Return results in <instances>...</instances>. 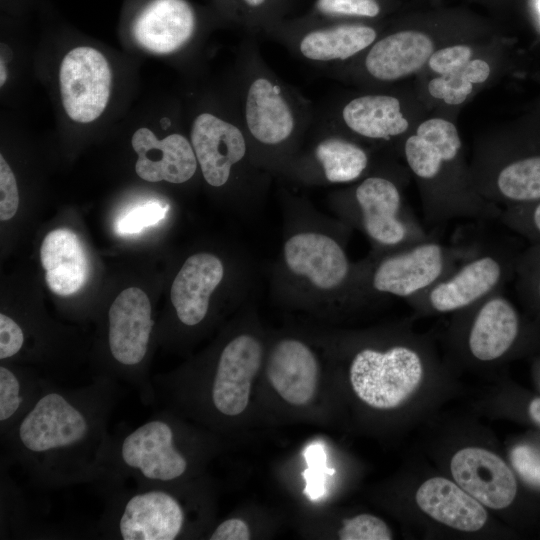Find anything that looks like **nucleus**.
Masks as SVG:
<instances>
[{
  "label": "nucleus",
  "mask_w": 540,
  "mask_h": 540,
  "mask_svg": "<svg viewBox=\"0 0 540 540\" xmlns=\"http://www.w3.org/2000/svg\"><path fill=\"white\" fill-rule=\"evenodd\" d=\"M121 392L120 382L107 376L78 388L54 382L1 437L5 460L41 489L97 483L111 436L109 420Z\"/></svg>",
  "instance_id": "1"
},
{
  "label": "nucleus",
  "mask_w": 540,
  "mask_h": 540,
  "mask_svg": "<svg viewBox=\"0 0 540 540\" xmlns=\"http://www.w3.org/2000/svg\"><path fill=\"white\" fill-rule=\"evenodd\" d=\"M184 434L167 410L154 413L137 427L111 434L96 483L102 495L128 481L134 485L182 481L193 465Z\"/></svg>",
  "instance_id": "2"
},
{
  "label": "nucleus",
  "mask_w": 540,
  "mask_h": 540,
  "mask_svg": "<svg viewBox=\"0 0 540 540\" xmlns=\"http://www.w3.org/2000/svg\"><path fill=\"white\" fill-rule=\"evenodd\" d=\"M176 483L122 486L105 494L97 524L104 539L174 540L188 524V511Z\"/></svg>",
  "instance_id": "3"
},
{
  "label": "nucleus",
  "mask_w": 540,
  "mask_h": 540,
  "mask_svg": "<svg viewBox=\"0 0 540 540\" xmlns=\"http://www.w3.org/2000/svg\"><path fill=\"white\" fill-rule=\"evenodd\" d=\"M154 325L147 294L137 287L123 290L108 310L105 342L107 360L98 375L129 385L145 406L157 402L148 372Z\"/></svg>",
  "instance_id": "4"
},
{
  "label": "nucleus",
  "mask_w": 540,
  "mask_h": 540,
  "mask_svg": "<svg viewBox=\"0 0 540 540\" xmlns=\"http://www.w3.org/2000/svg\"><path fill=\"white\" fill-rule=\"evenodd\" d=\"M476 245H448L431 237L399 249L383 252L376 260L353 271L352 281L361 296L390 295L409 299L424 292Z\"/></svg>",
  "instance_id": "5"
},
{
  "label": "nucleus",
  "mask_w": 540,
  "mask_h": 540,
  "mask_svg": "<svg viewBox=\"0 0 540 540\" xmlns=\"http://www.w3.org/2000/svg\"><path fill=\"white\" fill-rule=\"evenodd\" d=\"M520 253L511 246H478L433 286L406 301L421 313L464 310L514 280Z\"/></svg>",
  "instance_id": "6"
},
{
  "label": "nucleus",
  "mask_w": 540,
  "mask_h": 540,
  "mask_svg": "<svg viewBox=\"0 0 540 540\" xmlns=\"http://www.w3.org/2000/svg\"><path fill=\"white\" fill-rule=\"evenodd\" d=\"M424 356L416 345L396 343L379 350L366 347L355 353L349 368L353 391L368 406L394 409L419 387Z\"/></svg>",
  "instance_id": "7"
},
{
  "label": "nucleus",
  "mask_w": 540,
  "mask_h": 540,
  "mask_svg": "<svg viewBox=\"0 0 540 540\" xmlns=\"http://www.w3.org/2000/svg\"><path fill=\"white\" fill-rule=\"evenodd\" d=\"M353 196L350 215L381 253L432 237L406 208L400 189L392 180L368 177L357 186Z\"/></svg>",
  "instance_id": "8"
},
{
  "label": "nucleus",
  "mask_w": 540,
  "mask_h": 540,
  "mask_svg": "<svg viewBox=\"0 0 540 540\" xmlns=\"http://www.w3.org/2000/svg\"><path fill=\"white\" fill-rule=\"evenodd\" d=\"M461 139L454 124L432 118L421 123L416 134L407 138L404 154L413 174L423 182L424 217L429 224H438L441 203L442 175L456 164Z\"/></svg>",
  "instance_id": "9"
},
{
  "label": "nucleus",
  "mask_w": 540,
  "mask_h": 540,
  "mask_svg": "<svg viewBox=\"0 0 540 540\" xmlns=\"http://www.w3.org/2000/svg\"><path fill=\"white\" fill-rule=\"evenodd\" d=\"M465 321L462 345L476 361L501 359L519 343L524 320L504 290L497 291L459 312ZM463 331V330H462Z\"/></svg>",
  "instance_id": "10"
},
{
  "label": "nucleus",
  "mask_w": 540,
  "mask_h": 540,
  "mask_svg": "<svg viewBox=\"0 0 540 540\" xmlns=\"http://www.w3.org/2000/svg\"><path fill=\"white\" fill-rule=\"evenodd\" d=\"M112 75L104 55L80 46L64 56L59 70L62 104L75 122L89 123L105 110L110 97Z\"/></svg>",
  "instance_id": "11"
},
{
  "label": "nucleus",
  "mask_w": 540,
  "mask_h": 540,
  "mask_svg": "<svg viewBox=\"0 0 540 540\" xmlns=\"http://www.w3.org/2000/svg\"><path fill=\"white\" fill-rule=\"evenodd\" d=\"M262 354L260 342L248 334L234 337L223 347L208 391L209 402L215 412L226 417L244 412Z\"/></svg>",
  "instance_id": "12"
},
{
  "label": "nucleus",
  "mask_w": 540,
  "mask_h": 540,
  "mask_svg": "<svg viewBox=\"0 0 540 540\" xmlns=\"http://www.w3.org/2000/svg\"><path fill=\"white\" fill-rule=\"evenodd\" d=\"M288 269L323 291L341 289L352 281L353 269L341 244L329 235L300 232L283 246Z\"/></svg>",
  "instance_id": "13"
},
{
  "label": "nucleus",
  "mask_w": 540,
  "mask_h": 540,
  "mask_svg": "<svg viewBox=\"0 0 540 540\" xmlns=\"http://www.w3.org/2000/svg\"><path fill=\"white\" fill-rule=\"evenodd\" d=\"M455 482L482 505L491 509L509 506L517 494V482L508 465L493 452L480 447L457 451L450 462Z\"/></svg>",
  "instance_id": "14"
},
{
  "label": "nucleus",
  "mask_w": 540,
  "mask_h": 540,
  "mask_svg": "<svg viewBox=\"0 0 540 540\" xmlns=\"http://www.w3.org/2000/svg\"><path fill=\"white\" fill-rule=\"evenodd\" d=\"M196 27V14L186 0H148L132 20V35L146 50L168 54L183 46Z\"/></svg>",
  "instance_id": "15"
},
{
  "label": "nucleus",
  "mask_w": 540,
  "mask_h": 540,
  "mask_svg": "<svg viewBox=\"0 0 540 540\" xmlns=\"http://www.w3.org/2000/svg\"><path fill=\"white\" fill-rule=\"evenodd\" d=\"M191 145L204 179L213 187L223 186L228 181L232 166L246 153L242 132L209 113L200 114L194 120Z\"/></svg>",
  "instance_id": "16"
},
{
  "label": "nucleus",
  "mask_w": 540,
  "mask_h": 540,
  "mask_svg": "<svg viewBox=\"0 0 540 540\" xmlns=\"http://www.w3.org/2000/svg\"><path fill=\"white\" fill-rule=\"evenodd\" d=\"M138 155L137 175L148 182L183 183L196 172L197 158L189 141L180 134L159 140L148 128H139L131 139Z\"/></svg>",
  "instance_id": "17"
},
{
  "label": "nucleus",
  "mask_w": 540,
  "mask_h": 540,
  "mask_svg": "<svg viewBox=\"0 0 540 540\" xmlns=\"http://www.w3.org/2000/svg\"><path fill=\"white\" fill-rule=\"evenodd\" d=\"M223 276L222 261L211 253H197L184 262L172 283L170 294L181 324L193 327L205 319L211 294Z\"/></svg>",
  "instance_id": "18"
},
{
  "label": "nucleus",
  "mask_w": 540,
  "mask_h": 540,
  "mask_svg": "<svg viewBox=\"0 0 540 540\" xmlns=\"http://www.w3.org/2000/svg\"><path fill=\"white\" fill-rule=\"evenodd\" d=\"M266 373L274 390L286 402L308 404L318 386V362L312 350L296 339H283L272 349Z\"/></svg>",
  "instance_id": "19"
},
{
  "label": "nucleus",
  "mask_w": 540,
  "mask_h": 540,
  "mask_svg": "<svg viewBox=\"0 0 540 540\" xmlns=\"http://www.w3.org/2000/svg\"><path fill=\"white\" fill-rule=\"evenodd\" d=\"M418 507L434 520L464 532L481 529L487 521L483 505L456 482L433 477L423 482L415 494Z\"/></svg>",
  "instance_id": "20"
},
{
  "label": "nucleus",
  "mask_w": 540,
  "mask_h": 540,
  "mask_svg": "<svg viewBox=\"0 0 540 540\" xmlns=\"http://www.w3.org/2000/svg\"><path fill=\"white\" fill-rule=\"evenodd\" d=\"M40 257L45 281L55 294L73 295L86 283L89 275L87 255L80 238L72 230L50 231L43 239Z\"/></svg>",
  "instance_id": "21"
},
{
  "label": "nucleus",
  "mask_w": 540,
  "mask_h": 540,
  "mask_svg": "<svg viewBox=\"0 0 540 540\" xmlns=\"http://www.w3.org/2000/svg\"><path fill=\"white\" fill-rule=\"evenodd\" d=\"M433 52V41L426 34L413 30L400 31L374 44L365 65L373 77L391 81L418 71Z\"/></svg>",
  "instance_id": "22"
},
{
  "label": "nucleus",
  "mask_w": 540,
  "mask_h": 540,
  "mask_svg": "<svg viewBox=\"0 0 540 540\" xmlns=\"http://www.w3.org/2000/svg\"><path fill=\"white\" fill-rule=\"evenodd\" d=\"M245 117L253 137L268 145L283 142L294 128L291 110L278 87L265 78L252 82L247 94Z\"/></svg>",
  "instance_id": "23"
},
{
  "label": "nucleus",
  "mask_w": 540,
  "mask_h": 540,
  "mask_svg": "<svg viewBox=\"0 0 540 540\" xmlns=\"http://www.w3.org/2000/svg\"><path fill=\"white\" fill-rule=\"evenodd\" d=\"M490 183L481 188V196L504 208L522 206L540 200V153L519 155L502 162L493 171Z\"/></svg>",
  "instance_id": "24"
},
{
  "label": "nucleus",
  "mask_w": 540,
  "mask_h": 540,
  "mask_svg": "<svg viewBox=\"0 0 540 540\" xmlns=\"http://www.w3.org/2000/svg\"><path fill=\"white\" fill-rule=\"evenodd\" d=\"M346 125L357 134L371 139L400 135L408 121L400 110L397 98L386 95H367L351 100L343 109Z\"/></svg>",
  "instance_id": "25"
},
{
  "label": "nucleus",
  "mask_w": 540,
  "mask_h": 540,
  "mask_svg": "<svg viewBox=\"0 0 540 540\" xmlns=\"http://www.w3.org/2000/svg\"><path fill=\"white\" fill-rule=\"evenodd\" d=\"M28 369L0 365V435H6L53 384Z\"/></svg>",
  "instance_id": "26"
},
{
  "label": "nucleus",
  "mask_w": 540,
  "mask_h": 540,
  "mask_svg": "<svg viewBox=\"0 0 540 540\" xmlns=\"http://www.w3.org/2000/svg\"><path fill=\"white\" fill-rule=\"evenodd\" d=\"M375 37V30L369 26L340 25L308 33L300 43V51L311 60H344L368 47Z\"/></svg>",
  "instance_id": "27"
},
{
  "label": "nucleus",
  "mask_w": 540,
  "mask_h": 540,
  "mask_svg": "<svg viewBox=\"0 0 540 540\" xmlns=\"http://www.w3.org/2000/svg\"><path fill=\"white\" fill-rule=\"evenodd\" d=\"M319 160L328 181L350 182L364 172L368 165L366 152L356 144L337 138L322 141L316 148Z\"/></svg>",
  "instance_id": "28"
},
{
  "label": "nucleus",
  "mask_w": 540,
  "mask_h": 540,
  "mask_svg": "<svg viewBox=\"0 0 540 540\" xmlns=\"http://www.w3.org/2000/svg\"><path fill=\"white\" fill-rule=\"evenodd\" d=\"M490 74L487 62L481 59L470 60L461 68L440 77L428 84L429 93L447 104L458 105L472 92L473 84L484 82Z\"/></svg>",
  "instance_id": "29"
},
{
  "label": "nucleus",
  "mask_w": 540,
  "mask_h": 540,
  "mask_svg": "<svg viewBox=\"0 0 540 540\" xmlns=\"http://www.w3.org/2000/svg\"><path fill=\"white\" fill-rule=\"evenodd\" d=\"M514 281L517 296L540 314V244H529L521 250Z\"/></svg>",
  "instance_id": "30"
},
{
  "label": "nucleus",
  "mask_w": 540,
  "mask_h": 540,
  "mask_svg": "<svg viewBox=\"0 0 540 540\" xmlns=\"http://www.w3.org/2000/svg\"><path fill=\"white\" fill-rule=\"evenodd\" d=\"M508 229L529 244H540V200L501 210L498 218Z\"/></svg>",
  "instance_id": "31"
},
{
  "label": "nucleus",
  "mask_w": 540,
  "mask_h": 540,
  "mask_svg": "<svg viewBox=\"0 0 540 540\" xmlns=\"http://www.w3.org/2000/svg\"><path fill=\"white\" fill-rule=\"evenodd\" d=\"M167 205L157 201L134 206L123 213L116 221V232L121 235L139 233L143 229L156 225L166 215Z\"/></svg>",
  "instance_id": "32"
},
{
  "label": "nucleus",
  "mask_w": 540,
  "mask_h": 540,
  "mask_svg": "<svg viewBox=\"0 0 540 540\" xmlns=\"http://www.w3.org/2000/svg\"><path fill=\"white\" fill-rule=\"evenodd\" d=\"M341 540H390L392 533L388 525L379 517L359 514L345 519L338 532Z\"/></svg>",
  "instance_id": "33"
},
{
  "label": "nucleus",
  "mask_w": 540,
  "mask_h": 540,
  "mask_svg": "<svg viewBox=\"0 0 540 540\" xmlns=\"http://www.w3.org/2000/svg\"><path fill=\"white\" fill-rule=\"evenodd\" d=\"M305 460L308 468L304 471L303 476L306 480L305 493L311 499L315 500L324 495V477L325 474L332 475L334 469L326 467V454L323 446L313 444L307 447L304 452Z\"/></svg>",
  "instance_id": "34"
},
{
  "label": "nucleus",
  "mask_w": 540,
  "mask_h": 540,
  "mask_svg": "<svg viewBox=\"0 0 540 540\" xmlns=\"http://www.w3.org/2000/svg\"><path fill=\"white\" fill-rule=\"evenodd\" d=\"M472 54V49L466 45L446 47L432 53L429 67L440 75L449 74L468 63Z\"/></svg>",
  "instance_id": "35"
},
{
  "label": "nucleus",
  "mask_w": 540,
  "mask_h": 540,
  "mask_svg": "<svg viewBox=\"0 0 540 540\" xmlns=\"http://www.w3.org/2000/svg\"><path fill=\"white\" fill-rule=\"evenodd\" d=\"M19 206V194L17 182L4 159L0 156V219L6 221L11 219L17 212Z\"/></svg>",
  "instance_id": "36"
},
{
  "label": "nucleus",
  "mask_w": 540,
  "mask_h": 540,
  "mask_svg": "<svg viewBox=\"0 0 540 540\" xmlns=\"http://www.w3.org/2000/svg\"><path fill=\"white\" fill-rule=\"evenodd\" d=\"M511 462L518 474L529 484L540 487V450L530 445H518L511 452Z\"/></svg>",
  "instance_id": "37"
},
{
  "label": "nucleus",
  "mask_w": 540,
  "mask_h": 540,
  "mask_svg": "<svg viewBox=\"0 0 540 540\" xmlns=\"http://www.w3.org/2000/svg\"><path fill=\"white\" fill-rule=\"evenodd\" d=\"M317 9L324 14L375 17L380 12L376 0H317Z\"/></svg>",
  "instance_id": "38"
},
{
  "label": "nucleus",
  "mask_w": 540,
  "mask_h": 540,
  "mask_svg": "<svg viewBox=\"0 0 540 540\" xmlns=\"http://www.w3.org/2000/svg\"><path fill=\"white\" fill-rule=\"evenodd\" d=\"M251 533L247 523L239 518H230L221 522L210 534L211 540H248Z\"/></svg>",
  "instance_id": "39"
},
{
  "label": "nucleus",
  "mask_w": 540,
  "mask_h": 540,
  "mask_svg": "<svg viewBox=\"0 0 540 540\" xmlns=\"http://www.w3.org/2000/svg\"><path fill=\"white\" fill-rule=\"evenodd\" d=\"M528 411L533 421L540 425V398H535L530 402Z\"/></svg>",
  "instance_id": "40"
},
{
  "label": "nucleus",
  "mask_w": 540,
  "mask_h": 540,
  "mask_svg": "<svg viewBox=\"0 0 540 540\" xmlns=\"http://www.w3.org/2000/svg\"><path fill=\"white\" fill-rule=\"evenodd\" d=\"M250 7L261 6L266 0H243Z\"/></svg>",
  "instance_id": "41"
}]
</instances>
